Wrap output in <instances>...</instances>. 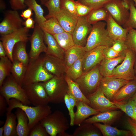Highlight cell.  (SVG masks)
<instances>
[{
  "mask_svg": "<svg viewBox=\"0 0 136 136\" xmlns=\"http://www.w3.org/2000/svg\"><path fill=\"white\" fill-rule=\"evenodd\" d=\"M6 113L11 112L15 109L19 108L22 110L27 116L29 126L31 129L38 123L52 113L51 107L48 105L31 107L23 104L20 101L11 98L8 103Z\"/></svg>",
  "mask_w": 136,
  "mask_h": 136,
  "instance_id": "1",
  "label": "cell"
},
{
  "mask_svg": "<svg viewBox=\"0 0 136 136\" xmlns=\"http://www.w3.org/2000/svg\"><path fill=\"white\" fill-rule=\"evenodd\" d=\"M50 136H72L65 131L70 125L67 118L62 111L56 110L40 121Z\"/></svg>",
  "mask_w": 136,
  "mask_h": 136,
  "instance_id": "2",
  "label": "cell"
},
{
  "mask_svg": "<svg viewBox=\"0 0 136 136\" xmlns=\"http://www.w3.org/2000/svg\"><path fill=\"white\" fill-rule=\"evenodd\" d=\"M91 30L84 48L88 51L98 46L111 47L114 41L110 37L106 26V23L100 21L92 25Z\"/></svg>",
  "mask_w": 136,
  "mask_h": 136,
  "instance_id": "3",
  "label": "cell"
},
{
  "mask_svg": "<svg viewBox=\"0 0 136 136\" xmlns=\"http://www.w3.org/2000/svg\"><path fill=\"white\" fill-rule=\"evenodd\" d=\"M43 57L29 61L22 84L23 86L39 82H44L54 76L49 72L44 66Z\"/></svg>",
  "mask_w": 136,
  "mask_h": 136,
  "instance_id": "4",
  "label": "cell"
},
{
  "mask_svg": "<svg viewBox=\"0 0 136 136\" xmlns=\"http://www.w3.org/2000/svg\"><path fill=\"white\" fill-rule=\"evenodd\" d=\"M48 95L49 103L58 104L64 102V97L68 91L67 84L63 77L54 76L43 82Z\"/></svg>",
  "mask_w": 136,
  "mask_h": 136,
  "instance_id": "5",
  "label": "cell"
},
{
  "mask_svg": "<svg viewBox=\"0 0 136 136\" xmlns=\"http://www.w3.org/2000/svg\"><path fill=\"white\" fill-rule=\"evenodd\" d=\"M0 94L5 98L7 103L11 98L16 99L23 104H31L24 89L16 81L12 75L8 76L0 87Z\"/></svg>",
  "mask_w": 136,
  "mask_h": 136,
  "instance_id": "6",
  "label": "cell"
},
{
  "mask_svg": "<svg viewBox=\"0 0 136 136\" xmlns=\"http://www.w3.org/2000/svg\"><path fill=\"white\" fill-rule=\"evenodd\" d=\"M103 77L99 67L96 66L91 70L83 73L74 81L78 84L83 94L87 97L98 88Z\"/></svg>",
  "mask_w": 136,
  "mask_h": 136,
  "instance_id": "7",
  "label": "cell"
},
{
  "mask_svg": "<svg viewBox=\"0 0 136 136\" xmlns=\"http://www.w3.org/2000/svg\"><path fill=\"white\" fill-rule=\"evenodd\" d=\"M125 57L121 64L117 65L109 77L124 79L129 81L136 80L134 65L136 54L127 49L125 51Z\"/></svg>",
  "mask_w": 136,
  "mask_h": 136,
  "instance_id": "8",
  "label": "cell"
},
{
  "mask_svg": "<svg viewBox=\"0 0 136 136\" xmlns=\"http://www.w3.org/2000/svg\"><path fill=\"white\" fill-rule=\"evenodd\" d=\"M29 29L25 27L10 33L1 35L0 40L2 42L7 53V56L13 61L12 52L15 45L18 42L23 41L27 42L29 40Z\"/></svg>",
  "mask_w": 136,
  "mask_h": 136,
  "instance_id": "9",
  "label": "cell"
},
{
  "mask_svg": "<svg viewBox=\"0 0 136 136\" xmlns=\"http://www.w3.org/2000/svg\"><path fill=\"white\" fill-rule=\"evenodd\" d=\"M22 87L28 100L35 106L47 105L49 103V98L43 82L30 84Z\"/></svg>",
  "mask_w": 136,
  "mask_h": 136,
  "instance_id": "10",
  "label": "cell"
},
{
  "mask_svg": "<svg viewBox=\"0 0 136 136\" xmlns=\"http://www.w3.org/2000/svg\"><path fill=\"white\" fill-rule=\"evenodd\" d=\"M32 35L29 38L31 48L29 53V61H33L38 58L41 53H46L47 47L44 39L43 31L39 25L36 23Z\"/></svg>",
  "mask_w": 136,
  "mask_h": 136,
  "instance_id": "11",
  "label": "cell"
},
{
  "mask_svg": "<svg viewBox=\"0 0 136 136\" xmlns=\"http://www.w3.org/2000/svg\"><path fill=\"white\" fill-rule=\"evenodd\" d=\"M23 21L16 10H8L0 23L1 35L8 34L22 27Z\"/></svg>",
  "mask_w": 136,
  "mask_h": 136,
  "instance_id": "12",
  "label": "cell"
},
{
  "mask_svg": "<svg viewBox=\"0 0 136 136\" xmlns=\"http://www.w3.org/2000/svg\"><path fill=\"white\" fill-rule=\"evenodd\" d=\"M87 97L90 102L89 106L100 112L118 109L115 103L108 99L99 87Z\"/></svg>",
  "mask_w": 136,
  "mask_h": 136,
  "instance_id": "13",
  "label": "cell"
},
{
  "mask_svg": "<svg viewBox=\"0 0 136 136\" xmlns=\"http://www.w3.org/2000/svg\"><path fill=\"white\" fill-rule=\"evenodd\" d=\"M78 17L72 35L75 45L84 47L91 30L92 25L88 22L86 16Z\"/></svg>",
  "mask_w": 136,
  "mask_h": 136,
  "instance_id": "14",
  "label": "cell"
},
{
  "mask_svg": "<svg viewBox=\"0 0 136 136\" xmlns=\"http://www.w3.org/2000/svg\"><path fill=\"white\" fill-rule=\"evenodd\" d=\"M130 81L111 77H103L99 87L106 96L112 100L114 96L123 86Z\"/></svg>",
  "mask_w": 136,
  "mask_h": 136,
  "instance_id": "15",
  "label": "cell"
},
{
  "mask_svg": "<svg viewBox=\"0 0 136 136\" xmlns=\"http://www.w3.org/2000/svg\"><path fill=\"white\" fill-rule=\"evenodd\" d=\"M106 47L98 46L86 51L82 60L83 73L91 70L100 63L104 57L103 52Z\"/></svg>",
  "mask_w": 136,
  "mask_h": 136,
  "instance_id": "16",
  "label": "cell"
},
{
  "mask_svg": "<svg viewBox=\"0 0 136 136\" xmlns=\"http://www.w3.org/2000/svg\"><path fill=\"white\" fill-rule=\"evenodd\" d=\"M104 7L114 20L121 26L123 25L127 20L129 12L123 7L120 0H112L107 3Z\"/></svg>",
  "mask_w": 136,
  "mask_h": 136,
  "instance_id": "17",
  "label": "cell"
},
{
  "mask_svg": "<svg viewBox=\"0 0 136 136\" xmlns=\"http://www.w3.org/2000/svg\"><path fill=\"white\" fill-rule=\"evenodd\" d=\"M43 61L44 67L49 72L55 76L63 77L66 69L64 60L45 54L43 57Z\"/></svg>",
  "mask_w": 136,
  "mask_h": 136,
  "instance_id": "18",
  "label": "cell"
},
{
  "mask_svg": "<svg viewBox=\"0 0 136 136\" xmlns=\"http://www.w3.org/2000/svg\"><path fill=\"white\" fill-rule=\"evenodd\" d=\"M106 28L110 37L114 41L125 42L128 29L122 27L117 23L109 14L106 21Z\"/></svg>",
  "mask_w": 136,
  "mask_h": 136,
  "instance_id": "19",
  "label": "cell"
},
{
  "mask_svg": "<svg viewBox=\"0 0 136 136\" xmlns=\"http://www.w3.org/2000/svg\"><path fill=\"white\" fill-rule=\"evenodd\" d=\"M76 106L77 110L75 113L74 125L79 126L89 116L100 112L82 101H76Z\"/></svg>",
  "mask_w": 136,
  "mask_h": 136,
  "instance_id": "20",
  "label": "cell"
},
{
  "mask_svg": "<svg viewBox=\"0 0 136 136\" xmlns=\"http://www.w3.org/2000/svg\"><path fill=\"white\" fill-rule=\"evenodd\" d=\"M43 30L44 41L47 46L45 54L56 57L64 60L65 51L60 46L53 35Z\"/></svg>",
  "mask_w": 136,
  "mask_h": 136,
  "instance_id": "21",
  "label": "cell"
},
{
  "mask_svg": "<svg viewBox=\"0 0 136 136\" xmlns=\"http://www.w3.org/2000/svg\"><path fill=\"white\" fill-rule=\"evenodd\" d=\"M136 92V80L129 81L122 87L114 96L112 101L114 103L127 102Z\"/></svg>",
  "mask_w": 136,
  "mask_h": 136,
  "instance_id": "22",
  "label": "cell"
},
{
  "mask_svg": "<svg viewBox=\"0 0 136 136\" xmlns=\"http://www.w3.org/2000/svg\"><path fill=\"white\" fill-rule=\"evenodd\" d=\"M55 17L64 31L72 34L77 23L78 17L61 8L59 12Z\"/></svg>",
  "mask_w": 136,
  "mask_h": 136,
  "instance_id": "23",
  "label": "cell"
},
{
  "mask_svg": "<svg viewBox=\"0 0 136 136\" xmlns=\"http://www.w3.org/2000/svg\"><path fill=\"white\" fill-rule=\"evenodd\" d=\"M121 111L115 110L100 112L86 119L83 122L92 124L101 122L110 125L122 113Z\"/></svg>",
  "mask_w": 136,
  "mask_h": 136,
  "instance_id": "24",
  "label": "cell"
},
{
  "mask_svg": "<svg viewBox=\"0 0 136 136\" xmlns=\"http://www.w3.org/2000/svg\"><path fill=\"white\" fill-rule=\"evenodd\" d=\"M125 54L113 58L104 57L100 63L99 67L100 74L103 77H109L114 69L124 60Z\"/></svg>",
  "mask_w": 136,
  "mask_h": 136,
  "instance_id": "25",
  "label": "cell"
},
{
  "mask_svg": "<svg viewBox=\"0 0 136 136\" xmlns=\"http://www.w3.org/2000/svg\"><path fill=\"white\" fill-rule=\"evenodd\" d=\"M15 112L17 120V131L18 136H28L30 129L29 120L25 112L19 108Z\"/></svg>",
  "mask_w": 136,
  "mask_h": 136,
  "instance_id": "26",
  "label": "cell"
},
{
  "mask_svg": "<svg viewBox=\"0 0 136 136\" xmlns=\"http://www.w3.org/2000/svg\"><path fill=\"white\" fill-rule=\"evenodd\" d=\"M86 52L84 47L76 45L66 51L64 61L66 69L77 60L82 58Z\"/></svg>",
  "mask_w": 136,
  "mask_h": 136,
  "instance_id": "27",
  "label": "cell"
},
{
  "mask_svg": "<svg viewBox=\"0 0 136 136\" xmlns=\"http://www.w3.org/2000/svg\"><path fill=\"white\" fill-rule=\"evenodd\" d=\"M26 43L20 41L17 43L13 48L12 56L13 61L18 60L27 66L29 62V58L26 51Z\"/></svg>",
  "mask_w": 136,
  "mask_h": 136,
  "instance_id": "28",
  "label": "cell"
},
{
  "mask_svg": "<svg viewBox=\"0 0 136 136\" xmlns=\"http://www.w3.org/2000/svg\"><path fill=\"white\" fill-rule=\"evenodd\" d=\"M100 131L104 136H132L129 130H124L118 129L110 125L102 124L100 123L93 124Z\"/></svg>",
  "mask_w": 136,
  "mask_h": 136,
  "instance_id": "29",
  "label": "cell"
},
{
  "mask_svg": "<svg viewBox=\"0 0 136 136\" xmlns=\"http://www.w3.org/2000/svg\"><path fill=\"white\" fill-rule=\"evenodd\" d=\"M64 78L68 85V91L74 97L76 101H82L89 105V100L83 94L78 84L66 75Z\"/></svg>",
  "mask_w": 136,
  "mask_h": 136,
  "instance_id": "30",
  "label": "cell"
},
{
  "mask_svg": "<svg viewBox=\"0 0 136 136\" xmlns=\"http://www.w3.org/2000/svg\"><path fill=\"white\" fill-rule=\"evenodd\" d=\"M83 122L77 127L72 134V136H100L98 129L93 124Z\"/></svg>",
  "mask_w": 136,
  "mask_h": 136,
  "instance_id": "31",
  "label": "cell"
},
{
  "mask_svg": "<svg viewBox=\"0 0 136 136\" xmlns=\"http://www.w3.org/2000/svg\"><path fill=\"white\" fill-rule=\"evenodd\" d=\"M39 25L43 29L53 35L65 31L55 17L49 18Z\"/></svg>",
  "mask_w": 136,
  "mask_h": 136,
  "instance_id": "32",
  "label": "cell"
},
{
  "mask_svg": "<svg viewBox=\"0 0 136 136\" xmlns=\"http://www.w3.org/2000/svg\"><path fill=\"white\" fill-rule=\"evenodd\" d=\"M27 66L17 60H13L12 62L11 73L17 82L22 86Z\"/></svg>",
  "mask_w": 136,
  "mask_h": 136,
  "instance_id": "33",
  "label": "cell"
},
{
  "mask_svg": "<svg viewBox=\"0 0 136 136\" xmlns=\"http://www.w3.org/2000/svg\"><path fill=\"white\" fill-rule=\"evenodd\" d=\"M6 119L4 125L3 136H18L17 131L16 117L15 114L11 112L6 113Z\"/></svg>",
  "mask_w": 136,
  "mask_h": 136,
  "instance_id": "34",
  "label": "cell"
},
{
  "mask_svg": "<svg viewBox=\"0 0 136 136\" xmlns=\"http://www.w3.org/2000/svg\"><path fill=\"white\" fill-rule=\"evenodd\" d=\"M109 14L103 7L96 9H92L86 16L88 22L92 25L97 22L107 20Z\"/></svg>",
  "mask_w": 136,
  "mask_h": 136,
  "instance_id": "35",
  "label": "cell"
},
{
  "mask_svg": "<svg viewBox=\"0 0 136 136\" xmlns=\"http://www.w3.org/2000/svg\"><path fill=\"white\" fill-rule=\"evenodd\" d=\"M25 4L26 6L31 8L34 11L36 23L40 25L47 20L44 15V10L36 0H25Z\"/></svg>",
  "mask_w": 136,
  "mask_h": 136,
  "instance_id": "36",
  "label": "cell"
},
{
  "mask_svg": "<svg viewBox=\"0 0 136 136\" xmlns=\"http://www.w3.org/2000/svg\"><path fill=\"white\" fill-rule=\"evenodd\" d=\"M60 46L65 51L75 45L72 34L64 31L53 35Z\"/></svg>",
  "mask_w": 136,
  "mask_h": 136,
  "instance_id": "37",
  "label": "cell"
},
{
  "mask_svg": "<svg viewBox=\"0 0 136 136\" xmlns=\"http://www.w3.org/2000/svg\"><path fill=\"white\" fill-rule=\"evenodd\" d=\"M82 60V58L78 59L66 69V75L74 81L83 73Z\"/></svg>",
  "mask_w": 136,
  "mask_h": 136,
  "instance_id": "38",
  "label": "cell"
},
{
  "mask_svg": "<svg viewBox=\"0 0 136 136\" xmlns=\"http://www.w3.org/2000/svg\"><path fill=\"white\" fill-rule=\"evenodd\" d=\"M12 62L7 56L0 58V87L6 78L10 75Z\"/></svg>",
  "mask_w": 136,
  "mask_h": 136,
  "instance_id": "39",
  "label": "cell"
},
{
  "mask_svg": "<svg viewBox=\"0 0 136 136\" xmlns=\"http://www.w3.org/2000/svg\"><path fill=\"white\" fill-rule=\"evenodd\" d=\"M44 5L47 8L49 12L45 17L47 19L55 17L61 9L60 0H48Z\"/></svg>",
  "mask_w": 136,
  "mask_h": 136,
  "instance_id": "40",
  "label": "cell"
},
{
  "mask_svg": "<svg viewBox=\"0 0 136 136\" xmlns=\"http://www.w3.org/2000/svg\"><path fill=\"white\" fill-rule=\"evenodd\" d=\"M133 1L130 0L129 15L126 23L123 25L124 28L136 29V8Z\"/></svg>",
  "mask_w": 136,
  "mask_h": 136,
  "instance_id": "41",
  "label": "cell"
},
{
  "mask_svg": "<svg viewBox=\"0 0 136 136\" xmlns=\"http://www.w3.org/2000/svg\"><path fill=\"white\" fill-rule=\"evenodd\" d=\"M114 103L118 109H120L130 118L136 121V115L134 111L133 105L131 101L129 100L125 103Z\"/></svg>",
  "mask_w": 136,
  "mask_h": 136,
  "instance_id": "42",
  "label": "cell"
},
{
  "mask_svg": "<svg viewBox=\"0 0 136 136\" xmlns=\"http://www.w3.org/2000/svg\"><path fill=\"white\" fill-rule=\"evenodd\" d=\"M125 44L128 49L136 54V29H128Z\"/></svg>",
  "mask_w": 136,
  "mask_h": 136,
  "instance_id": "43",
  "label": "cell"
},
{
  "mask_svg": "<svg viewBox=\"0 0 136 136\" xmlns=\"http://www.w3.org/2000/svg\"><path fill=\"white\" fill-rule=\"evenodd\" d=\"M78 0L82 4L94 9L103 7L107 3L112 0Z\"/></svg>",
  "mask_w": 136,
  "mask_h": 136,
  "instance_id": "44",
  "label": "cell"
},
{
  "mask_svg": "<svg viewBox=\"0 0 136 136\" xmlns=\"http://www.w3.org/2000/svg\"><path fill=\"white\" fill-rule=\"evenodd\" d=\"M49 135L44 127L39 122L31 129L28 136H49Z\"/></svg>",
  "mask_w": 136,
  "mask_h": 136,
  "instance_id": "45",
  "label": "cell"
},
{
  "mask_svg": "<svg viewBox=\"0 0 136 136\" xmlns=\"http://www.w3.org/2000/svg\"><path fill=\"white\" fill-rule=\"evenodd\" d=\"M76 1L75 0H60L61 8L77 17L76 12Z\"/></svg>",
  "mask_w": 136,
  "mask_h": 136,
  "instance_id": "46",
  "label": "cell"
},
{
  "mask_svg": "<svg viewBox=\"0 0 136 136\" xmlns=\"http://www.w3.org/2000/svg\"><path fill=\"white\" fill-rule=\"evenodd\" d=\"M92 9L91 8L83 4L78 0L76 1V10L77 16H86Z\"/></svg>",
  "mask_w": 136,
  "mask_h": 136,
  "instance_id": "47",
  "label": "cell"
},
{
  "mask_svg": "<svg viewBox=\"0 0 136 136\" xmlns=\"http://www.w3.org/2000/svg\"><path fill=\"white\" fill-rule=\"evenodd\" d=\"M125 51L123 52H120L114 50L111 47H106L104 50L103 54L104 57H106L113 58L121 56L124 54Z\"/></svg>",
  "mask_w": 136,
  "mask_h": 136,
  "instance_id": "48",
  "label": "cell"
},
{
  "mask_svg": "<svg viewBox=\"0 0 136 136\" xmlns=\"http://www.w3.org/2000/svg\"><path fill=\"white\" fill-rule=\"evenodd\" d=\"M25 0H9L11 8L13 10H22L27 7L25 4Z\"/></svg>",
  "mask_w": 136,
  "mask_h": 136,
  "instance_id": "49",
  "label": "cell"
},
{
  "mask_svg": "<svg viewBox=\"0 0 136 136\" xmlns=\"http://www.w3.org/2000/svg\"><path fill=\"white\" fill-rule=\"evenodd\" d=\"M64 102L69 112V114L70 117V126H72L74 125L75 113L70 106L67 93L65 96Z\"/></svg>",
  "mask_w": 136,
  "mask_h": 136,
  "instance_id": "50",
  "label": "cell"
},
{
  "mask_svg": "<svg viewBox=\"0 0 136 136\" xmlns=\"http://www.w3.org/2000/svg\"><path fill=\"white\" fill-rule=\"evenodd\" d=\"M125 125L127 129L131 132L132 136H136V121L128 117Z\"/></svg>",
  "mask_w": 136,
  "mask_h": 136,
  "instance_id": "51",
  "label": "cell"
},
{
  "mask_svg": "<svg viewBox=\"0 0 136 136\" xmlns=\"http://www.w3.org/2000/svg\"><path fill=\"white\" fill-rule=\"evenodd\" d=\"M111 47L114 50L121 53L123 52L127 49L125 42L118 41H114Z\"/></svg>",
  "mask_w": 136,
  "mask_h": 136,
  "instance_id": "52",
  "label": "cell"
},
{
  "mask_svg": "<svg viewBox=\"0 0 136 136\" xmlns=\"http://www.w3.org/2000/svg\"><path fill=\"white\" fill-rule=\"evenodd\" d=\"M7 102L5 98L0 94V116L2 117L7 111Z\"/></svg>",
  "mask_w": 136,
  "mask_h": 136,
  "instance_id": "53",
  "label": "cell"
},
{
  "mask_svg": "<svg viewBox=\"0 0 136 136\" xmlns=\"http://www.w3.org/2000/svg\"><path fill=\"white\" fill-rule=\"evenodd\" d=\"M35 22L32 18L30 17L23 21V25H24L26 28L29 29L34 28L35 27Z\"/></svg>",
  "mask_w": 136,
  "mask_h": 136,
  "instance_id": "54",
  "label": "cell"
},
{
  "mask_svg": "<svg viewBox=\"0 0 136 136\" xmlns=\"http://www.w3.org/2000/svg\"><path fill=\"white\" fill-rule=\"evenodd\" d=\"M32 10L30 8L28 7L27 9L23 11L20 15V16L25 20L31 17L33 14Z\"/></svg>",
  "mask_w": 136,
  "mask_h": 136,
  "instance_id": "55",
  "label": "cell"
},
{
  "mask_svg": "<svg viewBox=\"0 0 136 136\" xmlns=\"http://www.w3.org/2000/svg\"><path fill=\"white\" fill-rule=\"evenodd\" d=\"M120 1L124 8L129 11L130 9V0H120Z\"/></svg>",
  "mask_w": 136,
  "mask_h": 136,
  "instance_id": "56",
  "label": "cell"
},
{
  "mask_svg": "<svg viewBox=\"0 0 136 136\" xmlns=\"http://www.w3.org/2000/svg\"><path fill=\"white\" fill-rule=\"evenodd\" d=\"M7 56V53L3 46L2 42H0V57H6Z\"/></svg>",
  "mask_w": 136,
  "mask_h": 136,
  "instance_id": "57",
  "label": "cell"
},
{
  "mask_svg": "<svg viewBox=\"0 0 136 136\" xmlns=\"http://www.w3.org/2000/svg\"><path fill=\"white\" fill-rule=\"evenodd\" d=\"M6 5L4 0H0V8L1 10H4L6 9Z\"/></svg>",
  "mask_w": 136,
  "mask_h": 136,
  "instance_id": "58",
  "label": "cell"
},
{
  "mask_svg": "<svg viewBox=\"0 0 136 136\" xmlns=\"http://www.w3.org/2000/svg\"><path fill=\"white\" fill-rule=\"evenodd\" d=\"M129 100H130L134 105L136 106V92Z\"/></svg>",
  "mask_w": 136,
  "mask_h": 136,
  "instance_id": "59",
  "label": "cell"
},
{
  "mask_svg": "<svg viewBox=\"0 0 136 136\" xmlns=\"http://www.w3.org/2000/svg\"><path fill=\"white\" fill-rule=\"evenodd\" d=\"M4 129V125L0 128V136H3Z\"/></svg>",
  "mask_w": 136,
  "mask_h": 136,
  "instance_id": "60",
  "label": "cell"
},
{
  "mask_svg": "<svg viewBox=\"0 0 136 136\" xmlns=\"http://www.w3.org/2000/svg\"><path fill=\"white\" fill-rule=\"evenodd\" d=\"M134 70L135 76L136 77V58L134 65Z\"/></svg>",
  "mask_w": 136,
  "mask_h": 136,
  "instance_id": "61",
  "label": "cell"
},
{
  "mask_svg": "<svg viewBox=\"0 0 136 136\" xmlns=\"http://www.w3.org/2000/svg\"><path fill=\"white\" fill-rule=\"evenodd\" d=\"M48 0H40L41 4L43 5H44Z\"/></svg>",
  "mask_w": 136,
  "mask_h": 136,
  "instance_id": "62",
  "label": "cell"
},
{
  "mask_svg": "<svg viewBox=\"0 0 136 136\" xmlns=\"http://www.w3.org/2000/svg\"><path fill=\"white\" fill-rule=\"evenodd\" d=\"M132 105H133L134 111V112L135 114V115H136V106H135L134 105L132 102Z\"/></svg>",
  "mask_w": 136,
  "mask_h": 136,
  "instance_id": "63",
  "label": "cell"
},
{
  "mask_svg": "<svg viewBox=\"0 0 136 136\" xmlns=\"http://www.w3.org/2000/svg\"><path fill=\"white\" fill-rule=\"evenodd\" d=\"M133 1L134 3V5L135 6H136V0H131Z\"/></svg>",
  "mask_w": 136,
  "mask_h": 136,
  "instance_id": "64",
  "label": "cell"
}]
</instances>
